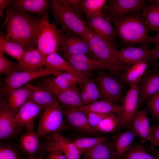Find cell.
Returning a JSON list of instances; mask_svg holds the SVG:
<instances>
[{
  "mask_svg": "<svg viewBox=\"0 0 159 159\" xmlns=\"http://www.w3.org/2000/svg\"><path fill=\"white\" fill-rule=\"evenodd\" d=\"M41 111L40 107L29 98L14 116L17 124L22 128H25L26 131L34 129L35 120Z\"/></svg>",
  "mask_w": 159,
  "mask_h": 159,
  "instance_id": "obj_18",
  "label": "cell"
},
{
  "mask_svg": "<svg viewBox=\"0 0 159 159\" xmlns=\"http://www.w3.org/2000/svg\"><path fill=\"white\" fill-rule=\"evenodd\" d=\"M74 11L82 15L83 13L82 0H64Z\"/></svg>",
  "mask_w": 159,
  "mask_h": 159,
  "instance_id": "obj_45",
  "label": "cell"
},
{
  "mask_svg": "<svg viewBox=\"0 0 159 159\" xmlns=\"http://www.w3.org/2000/svg\"><path fill=\"white\" fill-rule=\"evenodd\" d=\"M20 72L19 63L13 62L6 57L0 50V73L4 74L7 77L12 73Z\"/></svg>",
  "mask_w": 159,
  "mask_h": 159,
  "instance_id": "obj_40",
  "label": "cell"
},
{
  "mask_svg": "<svg viewBox=\"0 0 159 159\" xmlns=\"http://www.w3.org/2000/svg\"><path fill=\"white\" fill-rule=\"evenodd\" d=\"M45 153H42L36 157L31 158H28V159H43V156Z\"/></svg>",
  "mask_w": 159,
  "mask_h": 159,
  "instance_id": "obj_51",
  "label": "cell"
},
{
  "mask_svg": "<svg viewBox=\"0 0 159 159\" xmlns=\"http://www.w3.org/2000/svg\"><path fill=\"white\" fill-rule=\"evenodd\" d=\"M136 134L129 129L122 132H118L113 137L110 142L117 159H120L128 150L134 142Z\"/></svg>",
  "mask_w": 159,
  "mask_h": 159,
  "instance_id": "obj_24",
  "label": "cell"
},
{
  "mask_svg": "<svg viewBox=\"0 0 159 159\" xmlns=\"http://www.w3.org/2000/svg\"><path fill=\"white\" fill-rule=\"evenodd\" d=\"M79 84L85 88L88 94L90 104L100 100V91L94 79L86 76Z\"/></svg>",
  "mask_w": 159,
  "mask_h": 159,
  "instance_id": "obj_38",
  "label": "cell"
},
{
  "mask_svg": "<svg viewBox=\"0 0 159 159\" xmlns=\"http://www.w3.org/2000/svg\"><path fill=\"white\" fill-rule=\"evenodd\" d=\"M145 0H109L102 11L111 22L121 17L140 12L149 2Z\"/></svg>",
  "mask_w": 159,
  "mask_h": 159,
  "instance_id": "obj_7",
  "label": "cell"
},
{
  "mask_svg": "<svg viewBox=\"0 0 159 159\" xmlns=\"http://www.w3.org/2000/svg\"><path fill=\"white\" fill-rule=\"evenodd\" d=\"M0 159H22L19 151L12 146L1 144Z\"/></svg>",
  "mask_w": 159,
  "mask_h": 159,
  "instance_id": "obj_42",
  "label": "cell"
},
{
  "mask_svg": "<svg viewBox=\"0 0 159 159\" xmlns=\"http://www.w3.org/2000/svg\"><path fill=\"white\" fill-rule=\"evenodd\" d=\"M86 22L91 31L111 44L116 46L115 41L117 36L115 29L102 11L94 15L89 20H86Z\"/></svg>",
  "mask_w": 159,
  "mask_h": 159,
  "instance_id": "obj_15",
  "label": "cell"
},
{
  "mask_svg": "<svg viewBox=\"0 0 159 159\" xmlns=\"http://www.w3.org/2000/svg\"><path fill=\"white\" fill-rule=\"evenodd\" d=\"M87 40L93 59L122 70L128 67L123 66L119 61L116 46L111 44L90 30Z\"/></svg>",
  "mask_w": 159,
  "mask_h": 159,
  "instance_id": "obj_6",
  "label": "cell"
},
{
  "mask_svg": "<svg viewBox=\"0 0 159 159\" xmlns=\"http://www.w3.org/2000/svg\"><path fill=\"white\" fill-rule=\"evenodd\" d=\"M64 115L57 100L47 107L39 115L38 127L35 132L38 136L43 137L55 132L60 133L65 127Z\"/></svg>",
  "mask_w": 159,
  "mask_h": 159,
  "instance_id": "obj_5",
  "label": "cell"
},
{
  "mask_svg": "<svg viewBox=\"0 0 159 159\" xmlns=\"http://www.w3.org/2000/svg\"><path fill=\"white\" fill-rule=\"evenodd\" d=\"M155 157L156 159H159V150L156 152Z\"/></svg>",
  "mask_w": 159,
  "mask_h": 159,
  "instance_id": "obj_52",
  "label": "cell"
},
{
  "mask_svg": "<svg viewBox=\"0 0 159 159\" xmlns=\"http://www.w3.org/2000/svg\"><path fill=\"white\" fill-rule=\"evenodd\" d=\"M0 50L19 62L25 50L22 47L11 38L0 32Z\"/></svg>",
  "mask_w": 159,
  "mask_h": 159,
  "instance_id": "obj_31",
  "label": "cell"
},
{
  "mask_svg": "<svg viewBox=\"0 0 159 159\" xmlns=\"http://www.w3.org/2000/svg\"><path fill=\"white\" fill-rule=\"evenodd\" d=\"M112 23L117 36L124 46L139 44L149 46L154 44V37L148 35L150 31L141 11L120 18Z\"/></svg>",
  "mask_w": 159,
  "mask_h": 159,
  "instance_id": "obj_2",
  "label": "cell"
},
{
  "mask_svg": "<svg viewBox=\"0 0 159 159\" xmlns=\"http://www.w3.org/2000/svg\"><path fill=\"white\" fill-rule=\"evenodd\" d=\"M50 2L48 0H12L10 6L24 13H37L43 18L49 16Z\"/></svg>",
  "mask_w": 159,
  "mask_h": 159,
  "instance_id": "obj_20",
  "label": "cell"
},
{
  "mask_svg": "<svg viewBox=\"0 0 159 159\" xmlns=\"http://www.w3.org/2000/svg\"><path fill=\"white\" fill-rule=\"evenodd\" d=\"M146 107L152 117L159 120V92L146 100Z\"/></svg>",
  "mask_w": 159,
  "mask_h": 159,
  "instance_id": "obj_41",
  "label": "cell"
},
{
  "mask_svg": "<svg viewBox=\"0 0 159 159\" xmlns=\"http://www.w3.org/2000/svg\"><path fill=\"white\" fill-rule=\"evenodd\" d=\"M43 64L45 67H51L68 72L82 80L89 74L77 70L57 52L44 57Z\"/></svg>",
  "mask_w": 159,
  "mask_h": 159,
  "instance_id": "obj_22",
  "label": "cell"
},
{
  "mask_svg": "<svg viewBox=\"0 0 159 159\" xmlns=\"http://www.w3.org/2000/svg\"><path fill=\"white\" fill-rule=\"evenodd\" d=\"M151 140L150 147L151 148L159 146V122L151 126Z\"/></svg>",
  "mask_w": 159,
  "mask_h": 159,
  "instance_id": "obj_44",
  "label": "cell"
},
{
  "mask_svg": "<svg viewBox=\"0 0 159 159\" xmlns=\"http://www.w3.org/2000/svg\"><path fill=\"white\" fill-rule=\"evenodd\" d=\"M39 85L47 89L54 96L64 107V111L77 110L82 106L80 92L77 86L71 89L62 90L45 80Z\"/></svg>",
  "mask_w": 159,
  "mask_h": 159,
  "instance_id": "obj_11",
  "label": "cell"
},
{
  "mask_svg": "<svg viewBox=\"0 0 159 159\" xmlns=\"http://www.w3.org/2000/svg\"><path fill=\"white\" fill-rule=\"evenodd\" d=\"M22 127L17 124L14 116L4 97L0 105V140L12 139L20 132Z\"/></svg>",
  "mask_w": 159,
  "mask_h": 159,
  "instance_id": "obj_14",
  "label": "cell"
},
{
  "mask_svg": "<svg viewBox=\"0 0 159 159\" xmlns=\"http://www.w3.org/2000/svg\"><path fill=\"white\" fill-rule=\"evenodd\" d=\"M64 112L67 121L75 129L85 132L95 133L83 112L76 110Z\"/></svg>",
  "mask_w": 159,
  "mask_h": 159,
  "instance_id": "obj_29",
  "label": "cell"
},
{
  "mask_svg": "<svg viewBox=\"0 0 159 159\" xmlns=\"http://www.w3.org/2000/svg\"><path fill=\"white\" fill-rule=\"evenodd\" d=\"M120 159H156L151 155L143 145L135 142Z\"/></svg>",
  "mask_w": 159,
  "mask_h": 159,
  "instance_id": "obj_36",
  "label": "cell"
},
{
  "mask_svg": "<svg viewBox=\"0 0 159 159\" xmlns=\"http://www.w3.org/2000/svg\"><path fill=\"white\" fill-rule=\"evenodd\" d=\"M157 1L159 2V0H156Z\"/></svg>",
  "mask_w": 159,
  "mask_h": 159,
  "instance_id": "obj_53",
  "label": "cell"
},
{
  "mask_svg": "<svg viewBox=\"0 0 159 159\" xmlns=\"http://www.w3.org/2000/svg\"><path fill=\"white\" fill-rule=\"evenodd\" d=\"M110 138L108 136H100L92 138L84 137L77 138L73 143L82 153L96 145L109 141Z\"/></svg>",
  "mask_w": 159,
  "mask_h": 159,
  "instance_id": "obj_35",
  "label": "cell"
},
{
  "mask_svg": "<svg viewBox=\"0 0 159 159\" xmlns=\"http://www.w3.org/2000/svg\"><path fill=\"white\" fill-rule=\"evenodd\" d=\"M6 10V36L17 42L25 50L34 48L36 32L42 18L34 17L11 6Z\"/></svg>",
  "mask_w": 159,
  "mask_h": 159,
  "instance_id": "obj_1",
  "label": "cell"
},
{
  "mask_svg": "<svg viewBox=\"0 0 159 159\" xmlns=\"http://www.w3.org/2000/svg\"><path fill=\"white\" fill-rule=\"evenodd\" d=\"M83 153L85 159H117L109 141L99 144Z\"/></svg>",
  "mask_w": 159,
  "mask_h": 159,
  "instance_id": "obj_33",
  "label": "cell"
},
{
  "mask_svg": "<svg viewBox=\"0 0 159 159\" xmlns=\"http://www.w3.org/2000/svg\"><path fill=\"white\" fill-rule=\"evenodd\" d=\"M158 59H159V49L156 51H151L150 54L145 59L146 62L149 64L157 62Z\"/></svg>",
  "mask_w": 159,
  "mask_h": 159,
  "instance_id": "obj_47",
  "label": "cell"
},
{
  "mask_svg": "<svg viewBox=\"0 0 159 159\" xmlns=\"http://www.w3.org/2000/svg\"><path fill=\"white\" fill-rule=\"evenodd\" d=\"M145 18L150 32L159 29V2L150 0L141 11Z\"/></svg>",
  "mask_w": 159,
  "mask_h": 159,
  "instance_id": "obj_32",
  "label": "cell"
},
{
  "mask_svg": "<svg viewBox=\"0 0 159 159\" xmlns=\"http://www.w3.org/2000/svg\"><path fill=\"white\" fill-rule=\"evenodd\" d=\"M140 82L130 86L120 105L122 111L117 117L119 120L118 132L129 129L130 124L139 108V88Z\"/></svg>",
  "mask_w": 159,
  "mask_h": 159,
  "instance_id": "obj_8",
  "label": "cell"
},
{
  "mask_svg": "<svg viewBox=\"0 0 159 159\" xmlns=\"http://www.w3.org/2000/svg\"><path fill=\"white\" fill-rule=\"evenodd\" d=\"M145 106L138 110L131 122L129 129L132 130L139 138L141 144H143L151 140V126Z\"/></svg>",
  "mask_w": 159,
  "mask_h": 159,
  "instance_id": "obj_19",
  "label": "cell"
},
{
  "mask_svg": "<svg viewBox=\"0 0 159 159\" xmlns=\"http://www.w3.org/2000/svg\"><path fill=\"white\" fill-rule=\"evenodd\" d=\"M57 88L65 90L72 89L80 84L83 80L67 72H65L54 78L45 79Z\"/></svg>",
  "mask_w": 159,
  "mask_h": 159,
  "instance_id": "obj_34",
  "label": "cell"
},
{
  "mask_svg": "<svg viewBox=\"0 0 159 159\" xmlns=\"http://www.w3.org/2000/svg\"><path fill=\"white\" fill-rule=\"evenodd\" d=\"M155 69L150 72H145L140 81L139 88V108L147 99L159 92V69Z\"/></svg>",
  "mask_w": 159,
  "mask_h": 159,
  "instance_id": "obj_17",
  "label": "cell"
},
{
  "mask_svg": "<svg viewBox=\"0 0 159 159\" xmlns=\"http://www.w3.org/2000/svg\"><path fill=\"white\" fill-rule=\"evenodd\" d=\"M66 72L51 67H44L42 69L34 72H19L12 73L7 77L2 89L5 97L11 91L20 88L35 78L52 74L57 77Z\"/></svg>",
  "mask_w": 159,
  "mask_h": 159,
  "instance_id": "obj_10",
  "label": "cell"
},
{
  "mask_svg": "<svg viewBox=\"0 0 159 159\" xmlns=\"http://www.w3.org/2000/svg\"><path fill=\"white\" fill-rule=\"evenodd\" d=\"M4 97H6L9 106L15 116L21 107L29 99L30 92L24 85L11 91Z\"/></svg>",
  "mask_w": 159,
  "mask_h": 159,
  "instance_id": "obj_28",
  "label": "cell"
},
{
  "mask_svg": "<svg viewBox=\"0 0 159 159\" xmlns=\"http://www.w3.org/2000/svg\"><path fill=\"white\" fill-rule=\"evenodd\" d=\"M43 57L37 49L30 47L25 50L19 62L20 72H34L42 69Z\"/></svg>",
  "mask_w": 159,
  "mask_h": 159,
  "instance_id": "obj_23",
  "label": "cell"
},
{
  "mask_svg": "<svg viewBox=\"0 0 159 159\" xmlns=\"http://www.w3.org/2000/svg\"><path fill=\"white\" fill-rule=\"evenodd\" d=\"M50 8L56 22L64 32L74 34L88 41L90 30L82 15L72 10L64 0L50 1Z\"/></svg>",
  "mask_w": 159,
  "mask_h": 159,
  "instance_id": "obj_3",
  "label": "cell"
},
{
  "mask_svg": "<svg viewBox=\"0 0 159 159\" xmlns=\"http://www.w3.org/2000/svg\"><path fill=\"white\" fill-rule=\"evenodd\" d=\"M118 124V119L117 115L113 113H110L99 125L95 129V132H117Z\"/></svg>",
  "mask_w": 159,
  "mask_h": 159,
  "instance_id": "obj_37",
  "label": "cell"
},
{
  "mask_svg": "<svg viewBox=\"0 0 159 159\" xmlns=\"http://www.w3.org/2000/svg\"><path fill=\"white\" fill-rule=\"evenodd\" d=\"M42 18L36 32L35 44L44 57L58 51L64 32L50 22L48 16Z\"/></svg>",
  "mask_w": 159,
  "mask_h": 159,
  "instance_id": "obj_4",
  "label": "cell"
},
{
  "mask_svg": "<svg viewBox=\"0 0 159 159\" xmlns=\"http://www.w3.org/2000/svg\"><path fill=\"white\" fill-rule=\"evenodd\" d=\"M88 122L95 132L97 127L109 113L100 114L90 112H84Z\"/></svg>",
  "mask_w": 159,
  "mask_h": 159,
  "instance_id": "obj_43",
  "label": "cell"
},
{
  "mask_svg": "<svg viewBox=\"0 0 159 159\" xmlns=\"http://www.w3.org/2000/svg\"><path fill=\"white\" fill-rule=\"evenodd\" d=\"M153 37L155 45L150 49L151 51H155L159 49V29L156 31V35Z\"/></svg>",
  "mask_w": 159,
  "mask_h": 159,
  "instance_id": "obj_49",
  "label": "cell"
},
{
  "mask_svg": "<svg viewBox=\"0 0 159 159\" xmlns=\"http://www.w3.org/2000/svg\"><path fill=\"white\" fill-rule=\"evenodd\" d=\"M149 64L145 59L128 66L120 75L119 80L130 86L140 82Z\"/></svg>",
  "mask_w": 159,
  "mask_h": 159,
  "instance_id": "obj_26",
  "label": "cell"
},
{
  "mask_svg": "<svg viewBox=\"0 0 159 159\" xmlns=\"http://www.w3.org/2000/svg\"><path fill=\"white\" fill-rule=\"evenodd\" d=\"M107 2L106 0H82L83 13L87 20L101 11Z\"/></svg>",
  "mask_w": 159,
  "mask_h": 159,
  "instance_id": "obj_39",
  "label": "cell"
},
{
  "mask_svg": "<svg viewBox=\"0 0 159 159\" xmlns=\"http://www.w3.org/2000/svg\"><path fill=\"white\" fill-rule=\"evenodd\" d=\"M43 147V152L45 153L52 150H59L63 152L67 159H81L82 154L73 141L58 132L51 134Z\"/></svg>",
  "mask_w": 159,
  "mask_h": 159,
  "instance_id": "obj_12",
  "label": "cell"
},
{
  "mask_svg": "<svg viewBox=\"0 0 159 159\" xmlns=\"http://www.w3.org/2000/svg\"><path fill=\"white\" fill-rule=\"evenodd\" d=\"M77 110L100 114L113 113L118 117L122 111L120 105H117L103 100H99L89 105L83 106Z\"/></svg>",
  "mask_w": 159,
  "mask_h": 159,
  "instance_id": "obj_30",
  "label": "cell"
},
{
  "mask_svg": "<svg viewBox=\"0 0 159 159\" xmlns=\"http://www.w3.org/2000/svg\"><path fill=\"white\" fill-rule=\"evenodd\" d=\"M12 0H0V15H3V12L6 8L10 6Z\"/></svg>",
  "mask_w": 159,
  "mask_h": 159,
  "instance_id": "obj_48",
  "label": "cell"
},
{
  "mask_svg": "<svg viewBox=\"0 0 159 159\" xmlns=\"http://www.w3.org/2000/svg\"><path fill=\"white\" fill-rule=\"evenodd\" d=\"M97 74L94 80L100 91V100L117 105L121 104L124 97L122 93V83L100 70L98 71Z\"/></svg>",
  "mask_w": 159,
  "mask_h": 159,
  "instance_id": "obj_9",
  "label": "cell"
},
{
  "mask_svg": "<svg viewBox=\"0 0 159 159\" xmlns=\"http://www.w3.org/2000/svg\"><path fill=\"white\" fill-rule=\"evenodd\" d=\"M48 153L45 157V159H67L63 152L59 150H52Z\"/></svg>",
  "mask_w": 159,
  "mask_h": 159,
  "instance_id": "obj_46",
  "label": "cell"
},
{
  "mask_svg": "<svg viewBox=\"0 0 159 159\" xmlns=\"http://www.w3.org/2000/svg\"><path fill=\"white\" fill-rule=\"evenodd\" d=\"M24 85L30 91V98L40 107L42 111L57 100L50 91L40 86H34L29 82Z\"/></svg>",
  "mask_w": 159,
  "mask_h": 159,
  "instance_id": "obj_27",
  "label": "cell"
},
{
  "mask_svg": "<svg viewBox=\"0 0 159 159\" xmlns=\"http://www.w3.org/2000/svg\"><path fill=\"white\" fill-rule=\"evenodd\" d=\"M149 66L159 69V62L158 61L149 63Z\"/></svg>",
  "mask_w": 159,
  "mask_h": 159,
  "instance_id": "obj_50",
  "label": "cell"
},
{
  "mask_svg": "<svg viewBox=\"0 0 159 159\" xmlns=\"http://www.w3.org/2000/svg\"><path fill=\"white\" fill-rule=\"evenodd\" d=\"M148 46H140L137 47L125 46L117 49V58L121 64L129 66L146 58L151 53Z\"/></svg>",
  "mask_w": 159,
  "mask_h": 159,
  "instance_id": "obj_16",
  "label": "cell"
},
{
  "mask_svg": "<svg viewBox=\"0 0 159 159\" xmlns=\"http://www.w3.org/2000/svg\"><path fill=\"white\" fill-rule=\"evenodd\" d=\"M58 51L60 54H83L93 59L88 42L84 38L72 33L63 34Z\"/></svg>",
  "mask_w": 159,
  "mask_h": 159,
  "instance_id": "obj_13",
  "label": "cell"
},
{
  "mask_svg": "<svg viewBox=\"0 0 159 159\" xmlns=\"http://www.w3.org/2000/svg\"><path fill=\"white\" fill-rule=\"evenodd\" d=\"M63 57H66L80 61L79 67L82 72L88 73L94 70L108 69L113 72L120 71L122 69L112 67L83 54L69 55L61 54Z\"/></svg>",
  "mask_w": 159,
  "mask_h": 159,
  "instance_id": "obj_25",
  "label": "cell"
},
{
  "mask_svg": "<svg viewBox=\"0 0 159 159\" xmlns=\"http://www.w3.org/2000/svg\"><path fill=\"white\" fill-rule=\"evenodd\" d=\"M39 138L34 129L26 131L20 138L19 149L29 158L36 157L43 153V147Z\"/></svg>",
  "mask_w": 159,
  "mask_h": 159,
  "instance_id": "obj_21",
  "label": "cell"
}]
</instances>
